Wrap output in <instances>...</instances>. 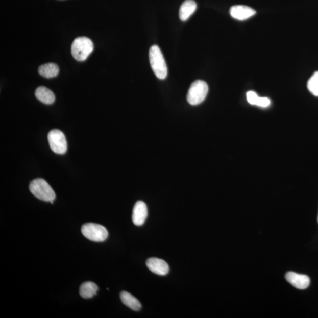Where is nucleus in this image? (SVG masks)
I'll return each mask as SVG.
<instances>
[{"label":"nucleus","instance_id":"4468645a","mask_svg":"<svg viewBox=\"0 0 318 318\" xmlns=\"http://www.w3.org/2000/svg\"><path fill=\"white\" fill-rule=\"evenodd\" d=\"M38 74L45 78H55L59 74V67L55 63H47L41 65L38 68Z\"/></svg>","mask_w":318,"mask_h":318},{"label":"nucleus","instance_id":"39448f33","mask_svg":"<svg viewBox=\"0 0 318 318\" xmlns=\"http://www.w3.org/2000/svg\"><path fill=\"white\" fill-rule=\"evenodd\" d=\"M83 235L93 242H104L108 237L109 233L106 228L101 225L94 223L84 224L82 227Z\"/></svg>","mask_w":318,"mask_h":318},{"label":"nucleus","instance_id":"f3484780","mask_svg":"<svg viewBox=\"0 0 318 318\" xmlns=\"http://www.w3.org/2000/svg\"><path fill=\"white\" fill-rule=\"evenodd\" d=\"M309 91L315 96L318 97V71L314 72L307 84Z\"/></svg>","mask_w":318,"mask_h":318},{"label":"nucleus","instance_id":"f8f14e48","mask_svg":"<svg viewBox=\"0 0 318 318\" xmlns=\"http://www.w3.org/2000/svg\"><path fill=\"white\" fill-rule=\"evenodd\" d=\"M36 98L45 105H52L55 101V95L47 87H38L35 91Z\"/></svg>","mask_w":318,"mask_h":318},{"label":"nucleus","instance_id":"6e6552de","mask_svg":"<svg viewBox=\"0 0 318 318\" xmlns=\"http://www.w3.org/2000/svg\"><path fill=\"white\" fill-rule=\"evenodd\" d=\"M148 211L146 205L143 201H138L134 206L132 214L133 224L141 226L144 224L148 217Z\"/></svg>","mask_w":318,"mask_h":318},{"label":"nucleus","instance_id":"20e7f679","mask_svg":"<svg viewBox=\"0 0 318 318\" xmlns=\"http://www.w3.org/2000/svg\"><path fill=\"white\" fill-rule=\"evenodd\" d=\"M208 91V84L203 80H197L191 84L187 94V101L192 106L200 105L205 101Z\"/></svg>","mask_w":318,"mask_h":318},{"label":"nucleus","instance_id":"f257e3e1","mask_svg":"<svg viewBox=\"0 0 318 318\" xmlns=\"http://www.w3.org/2000/svg\"><path fill=\"white\" fill-rule=\"evenodd\" d=\"M149 60L157 78L164 80L167 76V67L163 54L158 45H152L149 50Z\"/></svg>","mask_w":318,"mask_h":318},{"label":"nucleus","instance_id":"9b49d317","mask_svg":"<svg viewBox=\"0 0 318 318\" xmlns=\"http://www.w3.org/2000/svg\"><path fill=\"white\" fill-rule=\"evenodd\" d=\"M197 3L194 0H186L182 3L179 10V18L182 21H186L197 10Z\"/></svg>","mask_w":318,"mask_h":318},{"label":"nucleus","instance_id":"a211bd4d","mask_svg":"<svg viewBox=\"0 0 318 318\" xmlns=\"http://www.w3.org/2000/svg\"><path fill=\"white\" fill-rule=\"evenodd\" d=\"M317 221H318V218H317Z\"/></svg>","mask_w":318,"mask_h":318},{"label":"nucleus","instance_id":"9d476101","mask_svg":"<svg viewBox=\"0 0 318 318\" xmlns=\"http://www.w3.org/2000/svg\"><path fill=\"white\" fill-rule=\"evenodd\" d=\"M230 14L236 20L244 21L254 16L256 14V11L250 7L237 5L231 7Z\"/></svg>","mask_w":318,"mask_h":318},{"label":"nucleus","instance_id":"ddd939ff","mask_svg":"<svg viewBox=\"0 0 318 318\" xmlns=\"http://www.w3.org/2000/svg\"><path fill=\"white\" fill-rule=\"evenodd\" d=\"M120 299L124 304L133 311H138L140 310L141 308L140 302L132 294L126 291H123L120 293Z\"/></svg>","mask_w":318,"mask_h":318},{"label":"nucleus","instance_id":"0eeeda50","mask_svg":"<svg viewBox=\"0 0 318 318\" xmlns=\"http://www.w3.org/2000/svg\"><path fill=\"white\" fill-rule=\"evenodd\" d=\"M285 278L295 288L301 290L308 288L311 282L307 275L298 274L293 272L286 273Z\"/></svg>","mask_w":318,"mask_h":318},{"label":"nucleus","instance_id":"2eb2a0df","mask_svg":"<svg viewBox=\"0 0 318 318\" xmlns=\"http://www.w3.org/2000/svg\"><path fill=\"white\" fill-rule=\"evenodd\" d=\"M98 286L95 283L92 282H86L82 283L80 287L79 293L80 296L85 299L93 298L96 295Z\"/></svg>","mask_w":318,"mask_h":318},{"label":"nucleus","instance_id":"dca6fc26","mask_svg":"<svg viewBox=\"0 0 318 318\" xmlns=\"http://www.w3.org/2000/svg\"><path fill=\"white\" fill-rule=\"evenodd\" d=\"M247 101L250 104L261 107H267L270 104V101L267 97H259L255 92L248 91L247 94Z\"/></svg>","mask_w":318,"mask_h":318},{"label":"nucleus","instance_id":"f03ea898","mask_svg":"<svg viewBox=\"0 0 318 318\" xmlns=\"http://www.w3.org/2000/svg\"><path fill=\"white\" fill-rule=\"evenodd\" d=\"M29 189L31 193L38 199L53 204L56 198L55 191L45 180L41 178L33 180L30 184Z\"/></svg>","mask_w":318,"mask_h":318},{"label":"nucleus","instance_id":"7ed1b4c3","mask_svg":"<svg viewBox=\"0 0 318 318\" xmlns=\"http://www.w3.org/2000/svg\"><path fill=\"white\" fill-rule=\"evenodd\" d=\"M93 43L90 38L80 37L76 38L71 45L72 57L78 61L86 60L93 51Z\"/></svg>","mask_w":318,"mask_h":318},{"label":"nucleus","instance_id":"1a4fd4ad","mask_svg":"<svg viewBox=\"0 0 318 318\" xmlns=\"http://www.w3.org/2000/svg\"><path fill=\"white\" fill-rule=\"evenodd\" d=\"M146 265L149 270L156 275L164 276L169 272V266L167 263L161 259L149 258L147 260Z\"/></svg>","mask_w":318,"mask_h":318},{"label":"nucleus","instance_id":"423d86ee","mask_svg":"<svg viewBox=\"0 0 318 318\" xmlns=\"http://www.w3.org/2000/svg\"><path fill=\"white\" fill-rule=\"evenodd\" d=\"M48 141L52 150L57 154L63 155L67 152V143L64 133L59 130H52L48 134Z\"/></svg>","mask_w":318,"mask_h":318}]
</instances>
